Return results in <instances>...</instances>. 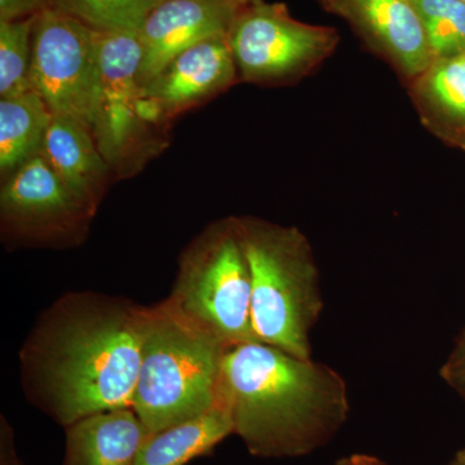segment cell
Instances as JSON below:
<instances>
[{
  "label": "cell",
  "mask_w": 465,
  "mask_h": 465,
  "mask_svg": "<svg viewBox=\"0 0 465 465\" xmlns=\"http://www.w3.org/2000/svg\"><path fill=\"white\" fill-rule=\"evenodd\" d=\"M148 307L69 291L42 312L20 349L27 402L66 428L133 405Z\"/></svg>",
  "instance_id": "obj_1"
},
{
  "label": "cell",
  "mask_w": 465,
  "mask_h": 465,
  "mask_svg": "<svg viewBox=\"0 0 465 465\" xmlns=\"http://www.w3.org/2000/svg\"><path fill=\"white\" fill-rule=\"evenodd\" d=\"M234 434L259 458H299L322 448L347 421V382L324 363L253 341L226 351L219 399Z\"/></svg>",
  "instance_id": "obj_2"
},
{
  "label": "cell",
  "mask_w": 465,
  "mask_h": 465,
  "mask_svg": "<svg viewBox=\"0 0 465 465\" xmlns=\"http://www.w3.org/2000/svg\"><path fill=\"white\" fill-rule=\"evenodd\" d=\"M251 273V316L256 341L312 358L311 332L323 311L320 271L298 226L235 216Z\"/></svg>",
  "instance_id": "obj_3"
},
{
  "label": "cell",
  "mask_w": 465,
  "mask_h": 465,
  "mask_svg": "<svg viewBox=\"0 0 465 465\" xmlns=\"http://www.w3.org/2000/svg\"><path fill=\"white\" fill-rule=\"evenodd\" d=\"M228 348L174 314L148 307L133 410L149 433L213 409Z\"/></svg>",
  "instance_id": "obj_4"
},
{
  "label": "cell",
  "mask_w": 465,
  "mask_h": 465,
  "mask_svg": "<svg viewBox=\"0 0 465 465\" xmlns=\"http://www.w3.org/2000/svg\"><path fill=\"white\" fill-rule=\"evenodd\" d=\"M251 273L235 216L208 224L183 250L171 311L226 348L256 341L251 316Z\"/></svg>",
  "instance_id": "obj_5"
},
{
  "label": "cell",
  "mask_w": 465,
  "mask_h": 465,
  "mask_svg": "<svg viewBox=\"0 0 465 465\" xmlns=\"http://www.w3.org/2000/svg\"><path fill=\"white\" fill-rule=\"evenodd\" d=\"M97 47L101 96L92 134L113 174L130 177L163 146L162 127L150 113L139 81V30L97 32Z\"/></svg>",
  "instance_id": "obj_6"
},
{
  "label": "cell",
  "mask_w": 465,
  "mask_h": 465,
  "mask_svg": "<svg viewBox=\"0 0 465 465\" xmlns=\"http://www.w3.org/2000/svg\"><path fill=\"white\" fill-rule=\"evenodd\" d=\"M226 38L240 82L266 87L298 84L339 45L333 27L302 23L282 3L264 0L238 8Z\"/></svg>",
  "instance_id": "obj_7"
},
{
  "label": "cell",
  "mask_w": 465,
  "mask_h": 465,
  "mask_svg": "<svg viewBox=\"0 0 465 465\" xmlns=\"http://www.w3.org/2000/svg\"><path fill=\"white\" fill-rule=\"evenodd\" d=\"M33 91L52 114L94 130L101 96L97 32L60 9H45L33 29Z\"/></svg>",
  "instance_id": "obj_8"
},
{
  "label": "cell",
  "mask_w": 465,
  "mask_h": 465,
  "mask_svg": "<svg viewBox=\"0 0 465 465\" xmlns=\"http://www.w3.org/2000/svg\"><path fill=\"white\" fill-rule=\"evenodd\" d=\"M94 216L42 153L3 179L0 232L7 249H74L87 240Z\"/></svg>",
  "instance_id": "obj_9"
},
{
  "label": "cell",
  "mask_w": 465,
  "mask_h": 465,
  "mask_svg": "<svg viewBox=\"0 0 465 465\" xmlns=\"http://www.w3.org/2000/svg\"><path fill=\"white\" fill-rule=\"evenodd\" d=\"M409 84L433 63L423 24L410 0H322Z\"/></svg>",
  "instance_id": "obj_10"
},
{
  "label": "cell",
  "mask_w": 465,
  "mask_h": 465,
  "mask_svg": "<svg viewBox=\"0 0 465 465\" xmlns=\"http://www.w3.org/2000/svg\"><path fill=\"white\" fill-rule=\"evenodd\" d=\"M240 82L226 35L204 39L182 52L148 84L143 94L170 124Z\"/></svg>",
  "instance_id": "obj_11"
},
{
  "label": "cell",
  "mask_w": 465,
  "mask_h": 465,
  "mask_svg": "<svg viewBox=\"0 0 465 465\" xmlns=\"http://www.w3.org/2000/svg\"><path fill=\"white\" fill-rule=\"evenodd\" d=\"M238 8L231 0H162L139 30L142 87L182 52L204 39L228 35Z\"/></svg>",
  "instance_id": "obj_12"
},
{
  "label": "cell",
  "mask_w": 465,
  "mask_h": 465,
  "mask_svg": "<svg viewBox=\"0 0 465 465\" xmlns=\"http://www.w3.org/2000/svg\"><path fill=\"white\" fill-rule=\"evenodd\" d=\"M41 153L66 188L96 215L113 173L90 128L54 114Z\"/></svg>",
  "instance_id": "obj_13"
},
{
  "label": "cell",
  "mask_w": 465,
  "mask_h": 465,
  "mask_svg": "<svg viewBox=\"0 0 465 465\" xmlns=\"http://www.w3.org/2000/svg\"><path fill=\"white\" fill-rule=\"evenodd\" d=\"M65 432L63 465H136L149 436L133 407L87 416Z\"/></svg>",
  "instance_id": "obj_14"
},
{
  "label": "cell",
  "mask_w": 465,
  "mask_h": 465,
  "mask_svg": "<svg viewBox=\"0 0 465 465\" xmlns=\"http://www.w3.org/2000/svg\"><path fill=\"white\" fill-rule=\"evenodd\" d=\"M407 85L421 124L443 143L465 150V54L434 58Z\"/></svg>",
  "instance_id": "obj_15"
},
{
  "label": "cell",
  "mask_w": 465,
  "mask_h": 465,
  "mask_svg": "<svg viewBox=\"0 0 465 465\" xmlns=\"http://www.w3.org/2000/svg\"><path fill=\"white\" fill-rule=\"evenodd\" d=\"M234 434L231 412L224 403L183 423L149 433L143 440L136 465H186L203 457L226 437Z\"/></svg>",
  "instance_id": "obj_16"
},
{
  "label": "cell",
  "mask_w": 465,
  "mask_h": 465,
  "mask_svg": "<svg viewBox=\"0 0 465 465\" xmlns=\"http://www.w3.org/2000/svg\"><path fill=\"white\" fill-rule=\"evenodd\" d=\"M52 112L35 91L0 99V173H15L42 150Z\"/></svg>",
  "instance_id": "obj_17"
},
{
  "label": "cell",
  "mask_w": 465,
  "mask_h": 465,
  "mask_svg": "<svg viewBox=\"0 0 465 465\" xmlns=\"http://www.w3.org/2000/svg\"><path fill=\"white\" fill-rule=\"evenodd\" d=\"M35 17L0 21V97L33 91L30 73Z\"/></svg>",
  "instance_id": "obj_18"
},
{
  "label": "cell",
  "mask_w": 465,
  "mask_h": 465,
  "mask_svg": "<svg viewBox=\"0 0 465 465\" xmlns=\"http://www.w3.org/2000/svg\"><path fill=\"white\" fill-rule=\"evenodd\" d=\"M162 0H54V7L97 32L140 30Z\"/></svg>",
  "instance_id": "obj_19"
},
{
  "label": "cell",
  "mask_w": 465,
  "mask_h": 465,
  "mask_svg": "<svg viewBox=\"0 0 465 465\" xmlns=\"http://www.w3.org/2000/svg\"><path fill=\"white\" fill-rule=\"evenodd\" d=\"M423 24L434 58L465 54L463 0H410Z\"/></svg>",
  "instance_id": "obj_20"
},
{
  "label": "cell",
  "mask_w": 465,
  "mask_h": 465,
  "mask_svg": "<svg viewBox=\"0 0 465 465\" xmlns=\"http://www.w3.org/2000/svg\"><path fill=\"white\" fill-rule=\"evenodd\" d=\"M51 7L54 0H0V21L35 17Z\"/></svg>",
  "instance_id": "obj_21"
},
{
  "label": "cell",
  "mask_w": 465,
  "mask_h": 465,
  "mask_svg": "<svg viewBox=\"0 0 465 465\" xmlns=\"http://www.w3.org/2000/svg\"><path fill=\"white\" fill-rule=\"evenodd\" d=\"M442 376L465 397V332L448 363L443 366Z\"/></svg>",
  "instance_id": "obj_22"
},
{
  "label": "cell",
  "mask_w": 465,
  "mask_h": 465,
  "mask_svg": "<svg viewBox=\"0 0 465 465\" xmlns=\"http://www.w3.org/2000/svg\"><path fill=\"white\" fill-rule=\"evenodd\" d=\"M0 465H24L18 457L14 428L5 415L0 416Z\"/></svg>",
  "instance_id": "obj_23"
},
{
  "label": "cell",
  "mask_w": 465,
  "mask_h": 465,
  "mask_svg": "<svg viewBox=\"0 0 465 465\" xmlns=\"http://www.w3.org/2000/svg\"><path fill=\"white\" fill-rule=\"evenodd\" d=\"M351 465H385L381 460L370 455H351Z\"/></svg>",
  "instance_id": "obj_24"
},
{
  "label": "cell",
  "mask_w": 465,
  "mask_h": 465,
  "mask_svg": "<svg viewBox=\"0 0 465 465\" xmlns=\"http://www.w3.org/2000/svg\"><path fill=\"white\" fill-rule=\"evenodd\" d=\"M451 465H465V451L460 452Z\"/></svg>",
  "instance_id": "obj_25"
},
{
  "label": "cell",
  "mask_w": 465,
  "mask_h": 465,
  "mask_svg": "<svg viewBox=\"0 0 465 465\" xmlns=\"http://www.w3.org/2000/svg\"><path fill=\"white\" fill-rule=\"evenodd\" d=\"M238 7H243V5H250V3L255 2V0H231Z\"/></svg>",
  "instance_id": "obj_26"
},
{
  "label": "cell",
  "mask_w": 465,
  "mask_h": 465,
  "mask_svg": "<svg viewBox=\"0 0 465 465\" xmlns=\"http://www.w3.org/2000/svg\"><path fill=\"white\" fill-rule=\"evenodd\" d=\"M335 465H351V457L341 459V460H339Z\"/></svg>",
  "instance_id": "obj_27"
},
{
  "label": "cell",
  "mask_w": 465,
  "mask_h": 465,
  "mask_svg": "<svg viewBox=\"0 0 465 465\" xmlns=\"http://www.w3.org/2000/svg\"><path fill=\"white\" fill-rule=\"evenodd\" d=\"M463 2H465V0H463Z\"/></svg>",
  "instance_id": "obj_28"
}]
</instances>
